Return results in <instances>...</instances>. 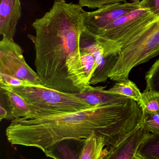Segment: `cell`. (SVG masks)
<instances>
[{
  "instance_id": "6da1fadb",
  "label": "cell",
  "mask_w": 159,
  "mask_h": 159,
  "mask_svg": "<svg viewBox=\"0 0 159 159\" xmlns=\"http://www.w3.org/2000/svg\"><path fill=\"white\" fill-rule=\"evenodd\" d=\"M142 119V108L129 98L72 113L15 119L6 135L11 144L37 148L45 153L63 140L87 139L94 133L109 148L141 127Z\"/></svg>"
},
{
  "instance_id": "7a4b0ae2",
  "label": "cell",
  "mask_w": 159,
  "mask_h": 159,
  "mask_svg": "<svg viewBox=\"0 0 159 159\" xmlns=\"http://www.w3.org/2000/svg\"><path fill=\"white\" fill-rule=\"evenodd\" d=\"M88 12L79 4L55 0L51 9L36 19L34 65L42 85L62 92L79 93L92 89L81 61L80 40Z\"/></svg>"
},
{
  "instance_id": "3957f363",
  "label": "cell",
  "mask_w": 159,
  "mask_h": 159,
  "mask_svg": "<svg viewBox=\"0 0 159 159\" xmlns=\"http://www.w3.org/2000/svg\"><path fill=\"white\" fill-rule=\"evenodd\" d=\"M159 55V16L122 46L108 77L117 82L128 80L133 68Z\"/></svg>"
},
{
  "instance_id": "277c9868",
  "label": "cell",
  "mask_w": 159,
  "mask_h": 159,
  "mask_svg": "<svg viewBox=\"0 0 159 159\" xmlns=\"http://www.w3.org/2000/svg\"><path fill=\"white\" fill-rule=\"evenodd\" d=\"M0 88L12 90L29 104L31 113L25 118L72 113L91 107L74 93L59 91L42 85Z\"/></svg>"
},
{
  "instance_id": "5b68a950",
  "label": "cell",
  "mask_w": 159,
  "mask_h": 159,
  "mask_svg": "<svg viewBox=\"0 0 159 159\" xmlns=\"http://www.w3.org/2000/svg\"><path fill=\"white\" fill-rule=\"evenodd\" d=\"M0 72L35 85H42L37 73L25 61L21 48L5 37L0 42Z\"/></svg>"
},
{
  "instance_id": "8992f818",
  "label": "cell",
  "mask_w": 159,
  "mask_h": 159,
  "mask_svg": "<svg viewBox=\"0 0 159 159\" xmlns=\"http://www.w3.org/2000/svg\"><path fill=\"white\" fill-rule=\"evenodd\" d=\"M80 50L93 55L97 63V68L91 80V85L105 82L117 61L118 54L107 55L96 35L84 28L80 40Z\"/></svg>"
},
{
  "instance_id": "52a82bcc",
  "label": "cell",
  "mask_w": 159,
  "mask_h": 159,
  "mask_svg": "<svg viewBox=\"0 0 159 159\" xmlns=\"http://www.w3.org/2000/svg\"><path fill=\"white\" fill-rule=\"evenodd\" d=\"M140 0L132 3H117L104 6L92 12H88L85 27L97 35L105 27L119 17L141 8Z\"/></svg>"
},
{
  "instance_id": "ba28073f",
  "label": "cell",
  "mask_w": 159,
  "mask_h": 159,
  "mask_svg": "<svg viewBox=\"0 0 159 159\" xmlns=\"http://www.w3.org/2000/svg\"><path fill=\"white\" fill-rule=\"evenodd\" d=\"M150 134L141 126L119 144L104 148L99 159H133L140 145Z\"/></svg>"
},
{
  "instance_id": "9c48e42d",
  "label": "cell",
  "mask_w": 159,
  "mask_h": 159,
  "mask_svg": "<svg viewBox=\"0 0 159 159\" xmlns=\"http://www.w3.org/2000/svg\"><path fill=\"white\" fill-rule=\"evenodd\" d=\"M21 15L20 0H1L0 34L14 41L17 24Z\"/></svg>"
},
{
  "instance_id": "30bf717a",
  "label": "cell",
  "mask_w": 159,
  "mask_h": 159,
  "mask_svg": "<svg viewBox=\"0 0 159 159\" xmlns=\"http://www.w3.org/2000/svg\"><path fill=\"white\" fill-rule=\"evenodd\" d=\"M75 94L91 107L111 104L129 99L123 95L110 92L103 87H93L87 91Z\"/></svg>"
},
{
  "instance_id": "8fae6325",
  "label": "cell",
  "mask_w": 159,
  "mask_h": 159,
  "mask_svg": "<svg viewBox=\"0 0 159 159\" xmlns=\"http://www.w3.org/2000/svg\"><path fill=\"white\" fill-rule=\"evenodd\" d=\"M0 88L8 100L14 119L30 115L31 113L30 105L21 96L7 88Z\"/></svg>"
},
{
  "instance_id": "7c38bea8",
  "label": "cell",
  "mask_w": 159,
  "mask_h": 159,
  "mask_svg": "<svg viewBox=\"0 0 159 159\" xmlns=\"http://www.w3.org/2000/svg\"><path fill=\"white\" fill-rule=\"evenodd\" d=\"M105 147L102 138L93 133L85 140L78 159H99Z\"/></svg>"
},
{
  "instance_id": "4fadbf2b",
  "label": "cell",
  "mask_w": 159,
  "mask_h": 159,
  "mask_svg": "<svg viewBox=\"0 0 159 159\" xmlns=\"http://www.w3.org/2000/svg\"><path fill=\"white\" fill-rule=\"evenodd\" d=\"M136 155L142 159H159V136L150 134L140 145Z\"/></svg>"
},
{
  "instance_id": "5bb4252c",
  "label": "cell",
  "mask_w": 159,
  "mask_h": 159,
  "mask_svg": "<svg viewBox=\"0 0 159 159\" xmlns=\"http://www.w3.org/2000/svg\"><path fill=\"white\" fill-rule=\"evenodd\" d=\"M108 91L113 93L123 95L139 102L142 99V93L136 84L131 80L117 82Z\"/></svg>"
},
{
  "instance_id": "9a60e30c",
  "label": "cell",
  "mask_w": 159,
  "mask_h": 159,
  "mask_svg": "<svg viewBox=\"0 0 159 159\" xmlns=\"http://www.w3.org/2000/svg\"><path fill=\"white\" fill-rule=\"evenodd\" d=\"M138 103L143 111L159 112V92L145 90L142 93V99Z\"/></svg>"
},
{
  "instance_id": "2e32d148",
  "label": "cell",
  "mask_w": 159,
  "mask_h": 159,
  "mask_svg": "<svg viewBox=\"0 0 159 159\" xmlns=\"http://www.w3.org/2000/svg\"><path fill=\"white\" fill-rule=\"evenodd\" d=\"M142 127L151 134L159 136V112L143 111Z\"/></svg>"
},
{
  "instance_id": "e0dca14e",
  "label": "cell",
  "mask_w": 159,
  "mask_h": 159,
  "mask_svg": "<svg viewBox=\"0 0 159 159\" xmlns=\"http://www.w3.org/2000/svg\"><path fill=\"white\" fill-rule=\"evenodd\" d=\"M145 91L159 92V59L153 64L146 74Z\"/></svg>"
},
{
  "instance_id": "ac0fdd59",
  "label": "cell",
  "mask_w": 159,
  "mask_h": 159,
  "mask_svg": "<svg viewBox=\"0 0 159 159\" xmlns=\"http://www.w3.org/2000/svg\"><path fill=\"white\" fill-rule=\"evenodd\" d=\"M81 61L85 75L88 80L90 82L97 68V63L92 54L81 51Z\"/></svg>"
},
{
  "instance_id": "d6986e66",
  "label": "cell",
  "mask_w": 159,
  "mask_h": 159,
  "mask_svg": "<svg viewBox=\"0 0 159 159\" xmlns=\"http://www.w3.org/2000/svg\"><path fill=\"white\" fill-rule=\"evenodd\" d=\"M33 84H34L0 72V87H16Z\"/></svg>"
},
{
  "instance_id": "ffe728a7",
  "label": "cell",
  "mask_w": 159,
  "mask_h": 159,
  "mask_svg": "<svg viewBox=\"0 0 159 159\" xmlns=\"http://www.w3.org/2000/svg\"><path fill=\"white\" fill-rule=\"evenodd\" d=\"M80 6L90 8H100L104 6L117 3L127 2V0H78Z\"/></svg>"
},
{
  "instance_id": "44dd1931",
  "label": "cell",
  "mask_w": 159,
  "mask_h": 159,
  "mask_svg": "<svg viewBox=\"0 0 159 159\" xmlns=\"http://www.w3.org/2000/svg\"><path fill=\"white\" fill-rule=\"evenodd\" d=\"M140 7L149 10L156 16H159V0H142L140 2Z\"/></svg>"
},
{
  "instance_id": "7402d4cb",
  "label": "cell",
  "mask_w": 159,
  "mask_h": 159,
  "mask_svg": "<svg viewBox=\"0 0 159 159\" xmlns=\"http://www.w3.org/2000/svg\"><path fill=\"white\" fill-rule=\"evenodd\" d=\"M133 159H142L141 157H139V156H137V155H135V156H134V157H133Z\"/></svg>"
},
{
  "instance_id": "603a6c76",
  "label": "cell",
  "mask_w": 159,
  "mask_h": 159,
  "mask_svg": "<svg viewBox=\"0 0 159 159\" xmlns=\"http://www.w3.org/2000/svg\"><path fill=\"white\" fill-rule=\"evenodd\" d=\"M132 1H133V2H135V1H137V0H132Z\"/></svg>"
}]
</instances>
